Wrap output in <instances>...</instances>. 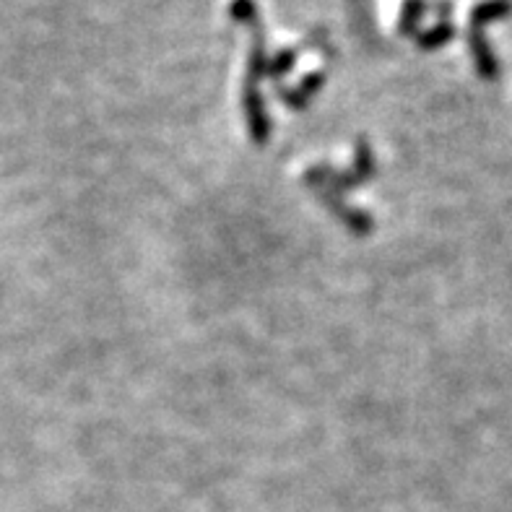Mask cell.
<instances>
[{
	"instance_id": "3957f363",
	"label": "cell",
	"mask_w": 512,
	"mask_h": 512,
	"mask_svg": "<svg viewBox=\"0 0 512 512\" xmlns=\"http://www.w3.org/2000/svg\"><path fill=\"white\" fill-rule=\"evenodd\" d=\"M320 84H323V73L318 71V73H312L310 78H305L297 91H284V94H281V99L292 104V107H305V102L310 99V94L318 89Z\"/></svg>"
},
{
	"instance_id": "6da1fadb",
	"label": "cell",
	"mask_w": 512,
	"mask_h": 512,
	"mask_svg": "<svg viewBox=\"0 0 512 512\" xmlns=\"http://www.w3.org/2000/svg\"><path fill=\"white\" fill-rule=\"evenodd\" d=\"M468 42H471V50H474L476 68H479L481 78H487V81H494V78L500 76V63H497V58H494V52H492V47H489V42H487V37H484V32L471 26Z\"/></svg>"
},
{
	"instance_id": "8992f818",
	"label": "cell",
	"mask_w": 512,
	"mask_h": 512,
	"mask_svg": "<svg viewBox=\"0 0 512 512\" xmlns=\"http://www.w3.org/2000/svg\"><path fill=\"white\" fill-rule=\"evenodd\" d=\"M232 19L240 21V24L253 26L258 21V8H255V0H232Z\"/></svg>"
},
{
	"instance_id": "52a82bcc",
	"label": "cell",
	"mask_w": 512,
	"mask_h": 512,
	"mask_svg": "<svg viewBox=\"0 0 512 512\" xmlns=\"http://www.w3.org/2000/svg\"><path fill=\"white\" fill-rule=\"evenodd\" d=\"M294 60H297V50H281L279 55H276V60L268 65V71H271V76H281V73H286L292 68Z\"/></svg>"
},
{
	"instance_id": "7a4b0ae2",
	"label": "cell",
	"mask_w": 512,
	"mask_h": 512,
	"mask_svg": "<svg viewBox=\"0 0 512 512\" xmlns=\"http://www.w3.org/2000/svg\"><path fill=\"white\" fill-rule=\"evenodd\" d=\"M512 13V0H484L479 6L471 8V26L481 29L489 21L507 19Z\"/></svg>"
},
{
	"instance_id": "5b68a950",
	"label": "cell",
	"mask_w": 512,
	"mask_h": 512,
	"mask_svg": "<svg viewBox=\"0 0 512 512\" xmlns=\"http://www.w3.org/2000/svg\"><path fill=\"white\" fill-rule=\"evenodd\" d=\"M453 37H455V26L453 24H440V26H435L432 32L419 34V45H422L424 50H435V47L445 45V42H450Z\"/></svg>"
},
{
	"instance_id": "277c9868",
	"label": "cell",
	"mask_w": 512,
	"mask_h": 512,
	"mask_svg": "<svg viewBox=\"0 0 512 512\" xmlns=\"http://www.w3.org/2000/svg\"><path fill=\"white\" fill-rule=\"evenodd\" d=\"M422 16H424L422 0H406L401 11V24H398L401 26V34H414Z\"/></svg>"
}]
</instances>
